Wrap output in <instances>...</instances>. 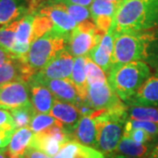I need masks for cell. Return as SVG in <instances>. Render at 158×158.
<instances>
[{
  "mask_svg": "<svg viewBox=\"0 0 158 158\" xmlns=\"http://www.w3.org/2000/svg\"><path fill=\"white\" fill-rule=\"evenodd\" d=\"M34 132L30 127H22L15 130L6 149L8 158H24L31 147L34 139Z\"/></svg>",
  "mask_w": 158,
  "mask_h": 158,
  "instance_id": "4fadbf2b",
  "label": "cell"
},
{
  "mask_svg": "<svg viewBox=\"0 0 158 158\" xmlns=\"http://www.w3.org/2000/svg\"><path fill=\"white\" fill-rule=\"evenodd\" d=\"M73 64L74 56L64 48L35 75L43 78L69 79L72 73Z\"/></svg>",
  "mask_w": 158,
  "mask_h": 158,
  "instance_id": "9c48e42d",
  "label": "cell"
},
{
  "mask_svg": "<svg viewBox=\"0 0 158 158\" xmlns=\"http://www.w3.org/2000/svg\"><path fill=\"white\" fill-rule=\"evenodd\" d=\"M97 126L96 148L104 155H112L116 151L123 135L125 122L116 119L95 120Z\"/></svg>",
  "mask_w": 158,
  "mask_h": 158,
  "instance_id": "5b68a950",
  "label": "cell"
},
{
  "mask_svg": "<svg viewBox=\"0 0 158 158\" xmlns=\"http://www.w3.org/2000/svg\"><path fill=\"white\" fill-rule=\"evenodd\" d=\"M0 109H2V108H1V107H0Z\"/></svg>",
  "mask_w": 158,
  "mask_h": 158,
  "instance_id": "c3c4849f",
  "label": "cell"
},
{
  "mask_svg": "<svg viewBox=\"0 0 158 158\" xmlns=\"http://www.w3.org/2000/svg\"><path fill=\"white\" fill-rule=\"evenodd\" d=\"M85 69L88 85L101 82H107L106 76L103 69L88 56H85Z\"/></svg>",
  "mask_w": 158,
  "mask_h": 158,
  "instance_id": "f1b7e54d",
  "label": "cell"
},
{
  "mask_svg": "<svg viewBox=\"0 0 158 158\" xmlns=\"http://www.w3.org/2000/svg\"><path fill=\"white\" fill-rule=\"evenodd\" d=\"M28 80H32L35 83L45 86L56 100L69 103L74 106L81 100L77 89L70 79L43 78L34 74Z\"/></svg>",
  "mask_w": 158,
  "mask_h": 158,
  "instance_id": "ba28073f",
  "label": "cell"
},
{
  "mask_svg": "<svg viewBox=\"0 0 158 158\" xmlns=\"http://www.w3.org/2000/svg\"><path fill=\"white\" fill-rule=\"evenodd\" d=\"M148 158H158V143L152 148L151 152L148 155Z\"/></svg>",
  "mask_w": 158,
  "mask_h": 158,
  "instance_id": "b9f144b4",
  "label": "cell"
},
{
  "mask_svg": "<svg viewBox=\"0 0 158 158\" xmlns=\"http://www.w3.org/2000/svg\"><path fill=\"white\" fill-rule=\"evenodd\" d=\"M33 14H42L48 16L54 24L51 31L69 40L71 33L77 27V22L69 15L61 5L40 6Z\"/></svg>",
  "mask_w": 158,
  "mask_h": 158,
  "instance_id": "52a82bcc",
  "label": "cell"
},
{
  "mask_svg": "<svg viewBox=\"0 0 158 158\" xmlns=\"http://www.w3.org/2000/svg\"><path fill=\"white\" fill-rule=\"evenodd\" d=\"M10 111L16 129L28 127L34 115L37 113L32 103L24 106L11 109Z\"/></svg>",
  "mask_w": 158,
  "mask_h": 158,
  "instance_id": "d4e9b609",
  "label": "cell"
},
{
  "mask_svg": "<svg viewBox=\"0 0 158 158\" xmlns=\"http://www.w3.org/2000/svg\"><path fill=\"white\" fill-rule=\"evenodd\" d=\"M62 144L54 136L45 133L34 134L31 147L46 153L51 157H55L62 148Z\"/></svg>",
  "mask_w": 158,
  "mask_h": 158,
  "instance_id": "7402d4cb",
  "label": "cell"
},
{
  "mask_svg": "<svg viewBox=\"0 0 158 158\" xmlns=\"http://www.w3.org/2000/svg\"><path fill=\"white\" fill-rule=\"evenodd\" d=\"M77 29L81 33H86V34H92L94 32V30L96 29V25L94 21L89 19L84 20L82 22L78 23V25H77Z\"/></svg>",
  "mask_w": 158,
  "mask_h": 158,
  "instance_id": "74e56055",
  "label": "cell"
},
{
  "mask_svg": "<svg viewBox=\"0 0 158 158\" xmlns=\"http://www.w3.org/2000/svg\"><path fill=\"white\" fill-rule=\"evenodd\" d=\"M32 42L42 37L53 28L54 24L49 18L42 14H34Z\"/></svg>",
  "mask_w": 158,
  "mask_h": 158,
  "instance_id": "83f0119b",
  "label": "cell"
},
{
  "mask_svg": "<svg viewBox=\"0 0 158 158\" xmlns=\"http://www.w3.org/2000/svg\"><path fill=\"white\" fill-rule=\"evenodd\" d=\"M157 27L158 0H127L118 6L109 31L116 36Z\"/></svg>",
  "mask_w": 158,
  "mask_h": 158,
  "instance_id": "6da1fadb",
  "label": "cell"
},
{
  "mask_svg": "<svg viewBox=\"0 0 158 158\" xmlns=\"http://www.w3.org/2000/svg\"><path fill=\"white\" fill-rule=\"evenodd\" d=\"M143 54V38L141 31L123 32L114 40L113 63L141 62Z\"/></svg>",
  "mask_w": 158,
  "mask_h": 158,
  "instance_id": "277c9868",
  "label": "cell"
},
{
  "mask_svg": "<svg viewBox=\"0 0 158 158\" xmlns=\"http://www.w3.org/2000/svg\"><path fill=\"white\" fill-rule=\"evenodd\" d=\"M31 102L34 109L39 113H49L53 107L55 98L49 90L45 86L35 83L32 80L27 81Z\"/></svg>",
  "mask_w": 158,
  "mask_h": 158,
  "instance_id": "2e32d148",
  "label": "cell"
},
{
  "mask_svg": "<svg viewBox=\"0 0 158 158\" xmlns=\"http://www.w3.org/2000/svg\"><path fill=\"white\" fill-rule=\"evenodd\" d=\"M127 106H158V69L140 87Z\"/></svg>",
  "mask_w": 158,
  "mask_h": 158,
  "instance_id": "8fae6325",
  "label": "cell"
},
{
  "mask_svg": "<svg viewBox=\"0 0 158 158\" xmlns=\"http://www.w3.org/2000/svg\"><path fill=\"white\" fill-rule=\"evenodd\" d=\"M55 158H106L104 154L96 148L82 145L72 141L62 145Z\"/></svg>",
  "mask_w": 158,
  "mask_h": 158,
  "instance_id": "d6986e66",
  "label": "cell"
},
{
  "mask_svg": "<svg viewBox=\"0 0 158 158\" xmlns=\"http://www.w3.org/2000/svg\"><path fill=\"white\" fill-rule=\"evenodd\" d=\"M29 11L27 0H0V27L22 19Z\"/></svg>",
  "mask_w": 158,
  "mask_h": 158,
  "instance_id": "9a60e30c",
  "label": "cell"
},
{
  "mask_svg": "<svg viewBox=\"0 0 158 158\" xmlns=\"http://www.w3.org/2000/svg\"><path fill=\"white\" fill-rule=\"evenodd\" d=\"M91 61L98 65L104 72L108 73L110 69L113 66V54L109 53L99 44L93 47L87 56Z\"/></svg>",
  "mask_w": 158,
  "mask_h": 158,
  "instance_id": "484cf974",
  "label": "cell"
},
{
  "mask_svg": "<svg viewBox=\"0 0 158 158\" xmlns=\"http://www.w3.org/2000/svg\"><path fill=\"white\" fill-rule=\"evenodd\" d=\"M34 18V14L28 13L19 19L17 31H16V35H15L16 43L31 45Z\"/></svg>",
  "mask_w": 158,
  "mask_h": 158,
  "instance_id": "cb8c5ba5",
  "label": "cell"
},
{
  "mask_svg": "<svg viewBox=\"0 0 158 158\" xmlns=\"http://www.w3.org/2000/svg\"><path fill=\"white\" fill-rule=\"evenodd\" d=\"M113 158H137V157H132V156H121V155H119V156H113Z\"/></svg>",
  "mask_w": 158,
  "mask_h": 158,
  "instance_id": "ee69618b",
  "label": "cell"
},
{
  "mask_svg": "<svg viewBox=\"0 0 158 158\" xmlns=\"http://www.w3.org/2000/svg\"><path fill=\"white\" fill-rule=\"evenodd\" d=\"M59 122V120L52 117L51 115L45 113H36L29 125V127L34 132V134H39L50 127L51 126L57 124Z\"/></svg>",
  "mask_w": 158,
  "mask_h": 158,
  "instance_id": "4dcf8cb0",
  "label": "cell"
},
{
  "mask_svg": "<svg viewBox=\"0 0 158 158\" xmlns=\"http://www.w3.org/2000/svg\"><path fill=\"white\" fill-rule=\"evenodd\" d=\"M118 4L106 0H93L90 7V15L92 19L98 16H110L113 17L118 8Z\"/></svg>",
  "mask_w": 158,
  "mask_h": 158,
  "instance_id": "4316f807",
  "label": "cell"
},
{
  "mask_svg": "<svg viewBox=\"0 0 158 158\" xmlns=\"http://www.w3.org/2000/svg\"><path fill=\"white\" fill-rule=\"evenodd\" d=\"M73 136L75 141L96 148L97 126L95 120L88 116L81 117L76 129L74 130Z\"/></svg>",
  "mask_w": 158,
  "mask_h": 158,
  "instance_id": "ac0fdd59",
  "label": "cell"
},
{
  "mask_svg": "<svg viewBox=\"0 0 158 158\" xmlns=\"http://www.w3.org/2000/svg\"><path fill=\"white\" fill-rule=\"evenodd\" d=\"M15 131L0 128V149L6 148L11 141V138Z\"/></svg>",
  "mask_w": 158,
  "mask_h": 158,
  "instance_id": "f35d334b",
  "label": "cell"
},
{
  "mask_svg": "<svg viewBox=\"0 0 158 158\" xmlns=\"http://www.w3.org/2000/svg\"><path fill=\"white\" fill-rule=\"evenodd\" d=\"M88 98L96 110L110 109L123 102L110 87L107 82L88 85Z\"/></svg>",
  "mask_w": 158,
  "mask_h": 158,
  "instance_id": "30bf717a",
  "label": "cell"
},
{
  "mask_svg": "<svg viewBox=\"0 0 158 158\" xmlns=\"http://www.w3.org/2000/svg\"><path fill=\"white\" fill-rule=\"evenodd\" d=\"M93 0H43L39 7L44 6H51V5H77L88 7L91 5ZM38 7V8H39Z\"/></svg>",
  "mask_w": 158,
  "mask_h": 158,
  "instance_id": "e575fe53",
  "label": "cell"
},
{
  "mask_svg": "<svg viewBox=\"0 0 158 158\" xmlns=\"http://www.w3.org/2000/svg\"><path fill=\"white\" fill-rule=\"evenodd\" d=\"M0 128L15 131V125L9 110L0 109Z\"/></svg>",
  "mask_w": 158,
  "mask_h": 158,
  "instance_id": "d590c367",
  "label": "cell"
},
{
  "mask_svg": "<svg viewBox=\"0 0 158 158\" xmlns=\"http://www.w3.org/2000/svg\"><path fill=\"white\" fill-rule=\"evenodd\" d=\"M85 56L74 58L73 69L70 76V81L76 87L81 99L88 98V84L85 75Z\"/></svg>",
  "mask_w": 158,
  "mask_h": 158,
  "instance_id": "ffe728a7",
  "label": "cell"
},
{
  "mask_svg": "<svg viewBox=\"0 0 158 158\" xmlns=\"http://www.w3.org/2000/svg\"><path fill=\"white\" fill-rule=\"evenodd\" d=\"M29 86L26 81H13L0 85V107L11 110L31 104Z\"/></svg>",
  "mask_w": 158,
  "mask_h": 158,
  "instance_id": "8992f818",
  "label": "cell"
},
{
  "mask_svg": "<svg viewBox=\"0 0 158 158\" xmlns=\"http://www.w3.org/2000/svg\"><path fill=\"white\" fill-rule=\"evenodd\" d=\"M113 20V17H110V16H98L95 19H93V21L96 25L97 28L100 29L106 33H107L108 30L111 27Z\"/></svg>",
  "mask_w": 158,
  "mask_h": 158,
  "instance_id": "8d00e7d4",
  "label": "cell"
},
{
  "mask_svg": "<svg viewBox=\"0 0 158 158\" xmlns=\"http://www.w3.org/2000/svg\"><path fill=\"white\" fill-rule=\"evenodd\" d=\"M68 41L69 39L55 34L51 30L33 41L27 55L24 57V62L31 73L34 75L44 68L60 51L66 48Z\"/></svg>",
  "mask_w": 158,
  "mask_h": 158,
  "instance_id": "3957f363",
  "label": "cell"
},
{
  "mask_svg": "<svg viewBox=\"0 0 158 158\" xmlns=\"http://www.w3.org/2000/svg\"><path fill=\"white\" fill-rule=\"evenodd\" d=\"M150 76V67L145 62L116 63L108 71L107 83L118 98L127 104Z\"/></svg>",
  "mask_w": 158,
  "mask_h": 158,
  "instance_id": "7a4b0ae2",
  "label": "cell"
},
{
  "mask_svg": "<svg viewBox=\"0 0 158 158\" xmlns=\"http://www.w3.org/2000/svg\"><path fill=\"white\" fill-rule=\"evenodd\" d=\"M6 149L7 148H1L0 149V158H7V154H6Z\"/></svg>",
  "mask_w": 158,
  "mask_h": 158,
  "instance_id": "7bdbcfd3",
  "label": "cell"
},
{
  "mask_svg": "<svg viewBox=\"0 0 158 158\" xmlns=\"http://www.w3.org/2000/svg\"><path fill=\"white\" fill-rule=\"evenodd\" d=\"M49 114L60 122H62L64 126V128L72 135L74 130L77 127L79 119L81 118L78 110L74 105L66 102L59 101L56 99L54 102Z\"/></svg>",
  "mask_w": 158,
  "mask_h": 158,
  "instance_id": "7c38bea8",
  "label": "cell"
},
{
  "mask_svg": "<svg viewBox=\"0 0 158 158\" xmlns=\"http://www.w3.org/2000/svg\"><path fill=\"white\" fill-rule=\"evenodd\" d=\"M17 58H19V57L17 56L15 54H13L11 51L7 50L0 46V66L6 62H10L11 60L17 59Z\"/></svg>",
  "mask_w": 158,
  "mask_h": 158,
  "instance_id": "ab89813d",
  "label": "cell"
},
{
  "mask_svg": "<svg viewBox=\"0 0 158 158\" xmlns=\"http://www.w3.org/2000/svg\"><path fill=\"white\" fill-rule=\"evenodd\" d=\"M96 45L98 44L93 36V33H81L76 27L70 34L65 49H67L69 53L75 57L86 56L90 49Z\"/></svg>",
  "mask_w": 158,
  "mask_h": 158,
  "instance_id": "e0dca14e",
  "label": "cell"
},
{
  "mask_svg": "<svg viewBox=\"0 0 158 158\" xmlns=\"http://www.w3.org/2000/svg\"><path fill=\"white\" fill-rule=\"evenodd\" d=\"M123 1H127V0H122V2H123Z\"/></svg>",
  "mask_w": 158,
  "mask_h": 158,
  "instance_id": "7dc6e473",
  "label": "cell"
},
{
  "mask_svg": "<svg viewBox=\"0 0 158 158\" xmlns=\"http://www.w3.org/2000/svg\"><path fill=\"white\" fill-rule=\"evenodd\" d=\"M151 147V144H141L122 135L115 152L121 154V156L142 158L150 154Z\"/></svg>",
  "mask_w": 158,
  "mask_h": 158,
  "instance_id": "44dd1931",
  "label": "cell"
},
{
  "mask_svg": "<svg viewBox=\"0 0 158 158\" xmlns=\"http://www.w3.org/2000/svg\"><path fill=\"white\" fill-rule=\"evenodd\" d=\"M33 76L24 58H17L0 66V85L13 81H26Z\"/></svg>",
  "mask_w": 158,
  "mask_h": 158,
  "instance_id": "5bb4252c",
  "label": "cell"
},
{
  "mask_svg": "<svg viewBox=\"0 0 158 158\" xmlns=\"http://www.w3.org/2000/svg\"><path fill=\"white\" fill-rule=\"evenodd\" d=\"M127 119L148 121L158 125V108L142 106H127Z\"/></svg>",
  "mask_w": 158,
  "mask_h": 158,
  "instance_id": "603a6c76",
  "label": "cell"
},
{
  "mask_svg": "<svg viewBox=\"0 0 158 158\" xmlns=\"http://www.w3.org/2000/svg\"><path fill=\"white\" fill-rule=\"evenodd\" d=\"M123 136L128 137L131 140L141 144H150L156 137L149 135L146 131L142 129H132L123 131Z\"/></svg>",
  "mask_w": 158,
  "mask_h": 158,
  "instance_id": "836d02e7",
  "label": "cell"
},
{
  "mask_svg": "<svg viewBox=\"0 0 158 158\" xmlns=\"http://www.w3.org/2000/svg\"><path fill=\"white\" fill-rule=\"evenodd\" d=\"M24 158H53L48 156L46 153L34 148H29Z\"/></svg>",
  "mask_w": 158,
  "mask_h": 158,
  "instance_id": "60d3db41",
  "label": "cell"
},
{
  "mask_svg": "<svg viewBox=\"0 0 158 158\" xmlns=\"http://www.w3.org/2000/svg\"><path fill=\"white\" fill-rule=\"evenodd\" d=\"M106 1H110V2H113V3L118 4V5H120L122 3V0H106Z\"/></svg>",
  "mask_w": 158,
  "mask_h": 158,
  "instance_id": "f6af8a7d",
  "label": "cell"
},
{
  "mask_svg": "<svg viewBox=\"0 0 158 158\" xmlns=\"http://www.w3.org/2000/svg\"><path fill=\"white\" fill-rule=\"evenodd\" d=\"M19 19L0 27V46L11 51L15 43V35Z\"/></svg>",
  "mask_w": 158,
  "mask_h": 158,
  "instance_id": "f546056e",
  "label": "cell"
},
{
  "mask_svg": "<svg viewBox=\"0 0 158 158\" xmlns=\"http://www.w3.org/2000/svg\"><path fill=\"white\" fill-rule=\"evenodd\" d=\"M34 2H35V4H36V5L38 6V7H39V6H40L39 0H34ZM41 2H42V0H41ZM41 2H40V4H41Z\"/></svg>",
  "mask_w": 158,
  "mask_h": 158,
  "instance_id": "bcb514c9",
  "label": "cell"
},
{
  "mask_svg": "<svg viewBox=\"0 0 158 158\" xmlns=\"http://www.w3.org/2000/svg\"><path fill=\"white\" fill-rule=\"evenodd\" d=\"M132 129H142L154 137H158V125L148 121H140L134 119H127L123 131Z\"/></svg>",
  "mask_w": 158,
  "mask_h": 158,
  "instance_id": "1f68e13d",
  "label": "cell"
},
{
  "mask_svg": "<svg viewBox=\"0 0 158 158\" xmlns=\"http://www.w3.org/2000/svg\"><path fill=\"white\" fill-rule=\"evenodd\" d=\"M62 8L68 12V14L77 23H80L84 20L89 19L90 15V10L85 6L77 5H62Z\"/></svg>",
  "mask_w": 158,
  "mask_h": 158,
  "instance_id": "d6a6232c",
  "label": "cell"
}]
</instances>
